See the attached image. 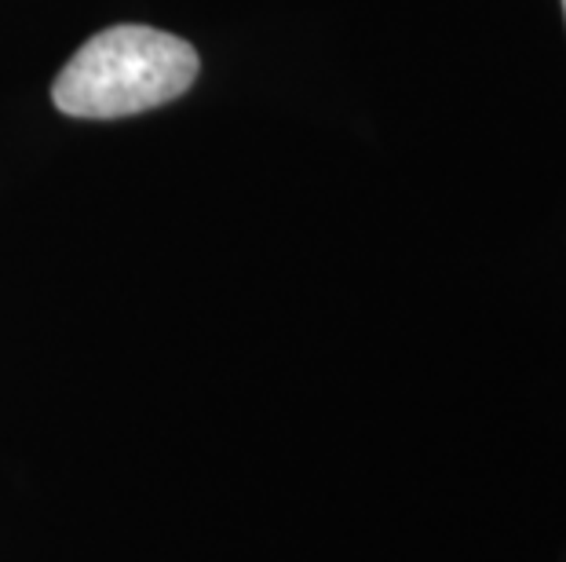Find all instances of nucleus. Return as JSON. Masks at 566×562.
I'll return each mask as SVG.
<instances>
[{"mask_svg": "<svg viewBox=\"0 0 566 562\" xmlns=\"http://www.w3.org/2000/svg\"><path fill=\"white\" fill-rule=\"evenodd\" d=\"M198 52L154 26H111L81 47L52 85L66 117L114 121L179 99L198 77Z\"/></svg>", "mask_w": 566, "mask_h": 562, "instance_id": "obj_1", "label": "nucleus"}, {"mask_svg": "<svg viewBox=\"0 0 566 562\" xmlns=\"http://www.w3.org/2000/svg\"><path fill=\"white\" fill-rule=\"evenodd\" d=\"M563 15H566V0H563Z\"/></svg>", "mask_w": 566, "mask_h": 562, "instance_id": "obj_2", "label": "nucleus"}]
</instances>
